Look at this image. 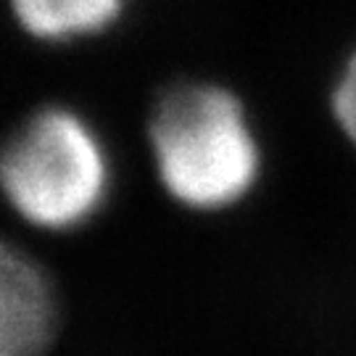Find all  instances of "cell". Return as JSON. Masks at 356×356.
<instances>
[{
  "label": "cell",
  "mask_w": 356,
  "mask_h": 356,
  "mask_svg": "<svg viewBox=\"0 0 356 356\" xmlns=\"http://www.w3.org/2000/svg\"><path fill=\"white\" fill-rule=\"evenodd\" d=\"M145 135L159 188L191 214L235 211L264 179V138L248 103L225 82L169 85L153 103Z\"/></svg>",
  "instance_id": "cell-1"
},
{
  "label": "cell",
  "mask_w": 356,
  "mask_h": 356,
  "mask_svg": "<svg viewBox=\"0 0 356 356\" xmlns=\"http://www.w3.org/2000/svg\"><path fill=\"white\" fill-rule=\"evenodd\" d=\"M111 193V148L72 106H40L0 143V201L35 232L85 229L103 214Z\"/></svg>",
  "instance_id": "cell-2"
},
{
  "label": "cell",
  "mask_w": 356,
  "mask_h": 356,
  "mask_svg": "<svg viewBox=\"0 0 356 356\" xmlns=\"http://www.w3.org/2000/svg\"><path fill=\"white\" fill-rule=\"evenodd\" d=\"M58 325L61 304L48 269L0 238V356H45Z\"/></svg>",
  "instance_id": "cell-3"
},
{
  "label": "cell",
  "mask_w": 356,
  "mask_h": 356,
  "mask_svg": "<svg viewBox=\"0 0 356 356\" xmlns=\"http://www.w3.org/2000/svg\"><path fill=\"white\" fill-rule=\"evenodd\" d=\"M13 22L32 40L66 45L108 32L127 0H8Z\"/></svg>",
  "instance_id": "cell-4"
},
{
  "label": "cell",
  "mask_w": 356,
  "mask_h": 356,
  "mask_svg": "<svg viewBox=\"0 0 356 356\" xmlns=\"http://www.w3.org/2000/svg\"><path fill=\"white\" fill-rule=\"evenodd\" d=\"M327 114L332 127L356 156V40L346 48L327 85Z\"/></svg>",
  "instance_id": "cell-5"
}]
</instances>
